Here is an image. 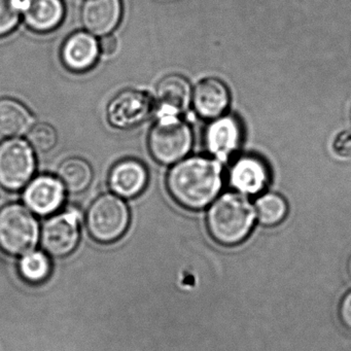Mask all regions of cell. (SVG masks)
Listing matches in <instances>:
<instances>
[{
    "label": "cell",
    "instance_id": "11",
    "mask_svg": "<svg viewBox=\"0 0 351 351\" xmlns=\"http://www.w3.org/2000/svg\"><path fill=\"white\" fill-rule=\"evenodd\" d=\"M192 94L190 83L182 75L163 77L156 86V114L180 117L192 104Z\"/></svg>",
    "mask_w": 351,
    "mask_h": 351
},
{
    "label": "cell",
    "instance_id": "23",
    "mask_svg": "<svg viewBox=\"0 0 351 351\" xmlns=\"http://www.w3.org/2000/svg\"><path fill=\"white\" fill-rule=\"evenodd\" d=\"M22 18V0H0V38L13 32Z\"/></svg>",
    "mask_w": 351,
    "mask_h": 351
},
{
    "label": "cell",
    "instance_id": "13",
    "mask_svg": "<svg viewBox=\"0 0 351 351\" xmlns=\"http://www.w3.org/2000/svg\"><path fill=\"white\" fill-rule=\"evenodd\" d=\"M99 44L93 34L77 32L65 40L61 48V60L69 71L83 73L91 69L99 57Z\"/></svg>",
    "mask_w": 351,
    "mask_h": 351
},
{
    "label": "cell",
    "instance_id": "27",
    "mask_svg": "<svg viewBox=\"0 0 351 351\" xmlns=\"http://www.w3.org/2000/svg\"><path fill=\"white\" fill-rule=\"evenodd\" d=\"M348 273H349V276L351 277V256L348 261Z\"/></svg>",
    "mask_w": 351,
    "mask_h": 351
},
{
    "label": "cell",
    "instance_id": "28",
    "mask_svg": "<svg viewBox=\"0 0 351 351\" xmlns=\"http://www.w3.org/2000/svg\"><path fill=\"white\" fill-rule=\"evenodd\" d=\"M350 120H351V108H350Z\"/></svg>",
    "mask_w": 351,
    "mask_h": 351
},
{
    "label": "cell",
    "instance_id": "25",
    "mask_svg": "<svg viewBox=\"0 0 351 351\" xmlns=\"http://www.w3.org/2000/svg\"><path fill=\"white\" fill-rule=\"evenodd\" d=\"M99 44V51L101 54L106 55V56H112L116 53L117 49H118V40L114 38V36H102L100 40H98Z\"/></svg>",
    "mask_w": 351,
    "mask_h": 351
},
{
    "label": "cell",
    "instance_id": "8",
    "mask_svg": "<svg viewBox=\"0 0 351 351\" xmlns=\"http://www.w3.org/2000/svg\"><path fill=\"white\" fill-rule=\"evenodd\" d=\"M80 219L77 210H67L46 221L42 230V245L47 252L57 256H69L80 240Z\"/></svg>",
    "mask_w": 351,
    "mask_h": 351
},
{
    "label": "cell",
    "instance_id": "24",
    "mask_svg": "<svg viewBox=\"0 0 351 351\" xmlns=\"http://www.w3.org/2000/svg\"><path fill=\"white\" fill-rule=\"evenodd\" d=\"M332 151L343 159L351 158V129L342 131L332 141Z\"/></svg>",
    "mask_w": 351,
    "mask_h": 351
},
{
    "label": "cell",
    "instance_id": "26",
    "mask_svg": "<svg viewBox=\"0 0 351 351\" xmlns=\"http://www.w3.org/2000/svg\"><path fill=\"white\" fill-rule=\"evenodd\" d=\"M340 316L343 324L351 330V291H349L340 306Z\"/></svg>",
    "mask_w": 351,
    "mask_h": 351
},
{
    "label": "cell",
    "instance_id": "18",
    "mask_svg": "<svg viewBox=\"0 0 351 351\" xmlns=\"http://www.w3.org/2000/svg\"><path fill=\"white\" fill-rule=\"evenodd\" d=\"M34 123V114L22 102L13 98L0 99V136L14 138L26 135Z\"/></svg>",
    "mask_w": 351,
    "mask_h": 351
},
{
    "label": "cell",
    "instance_id": "15",
    "mask_svg": "<svg viewBox=\"0 0 351 351\" xmlns=\"http://www.w3.org/2000/svg\"><path fill=\"white\" fill-rule=\"evenodd\" d=\"M149 176L145 166L134 159L114 164L108 174V186L121 198H133L145 190Z\"/></svg>",
    "mask_w": 351,
    "mask_h": 351
},
{
    "label": "cell",
    "instance_id": "21",
    "mask_svg": "<svg viewBox=\"0 0 351 351\" xmlns=\"http://www.w3.org/2000/svg\"><path fill=\"white\" fill-rule=\"evenodd\" d=\"M20 273L28 282H43L50 275V260L44 252H29L20 261Z\"/></svg>",
    "mask_w": 351,
    "mask_h": 351
},
{
    "label": "cell",
    "instance_id": "7",
    "mask_svg": "<svg viewBox=\"0 0 351 351\" xmlns=\"http://www.w3.org/2000/svg\"><path fill=\"white\" fill-rule=\"evenodd\" d=\"M155 99L141 90L127 89L117 94L106 108L108 124L128 130L143 124L155 112Z\"/></svg>",
    "mask_w": 351,
    "mask_h": 351
},
{
    "label": "cell",
    "instance_id": "12",
    "mask_svg": "<svg viewBox=\"0 0 351 351\" xmlns=\"http://www.w3.org/2000/svg\"><path fill=\"white\" fill-rule=\"evenodd\" d=\"M241 127L231 116H221L211 121L204 133L207 151L217 161H226L235 153L241 143Z\"/></svg>",
    "mask_w": 351,
    "mask_h": 351
},
{
    "label": "cell",
    "instance_id": "1",
    "mask_svg": "<svg viewBox=\"0 0 351 351\" xmlns=\"http://www.w3.org/2000/svg\"><path fill=\"white\" fill-rule=\"evenodd\" d=\"M166 186L178 204L198 210L210 204L219 195L223 186V168L213 158L186 157L171 166Z\"/></svg>",
    "mask_w": 351,
    "mask_h": 351
},
{
    "label": "cell",
    "instance_id": "3",
    "mask_svg": "<svg viewBox=\"0 0 351 351\" xmlns=\"http://www.w3.org/2000/svg\"><path fill=\"white\" fill-rule=\"evenodd\" d=\"M147 147L158 163L173 165L186 158L192 149V129L180 117H157L149 130Z\"/></svg>",
    "mask_w": 351,
    "mask_h": 351
},
{
    "label": "cell",
    "instance_id": "2",
    "mask_svg": "<svg viewBox=\"0 0 351 351\" xmlns=\"http://www.w3.org/2000/svg\"><path fill=\"white\" fill-rule=\"evenodd\" d=\"M254 221V209L243 195L226 193L211 204L207 226L219 243L234 245L250 233Z\"/></svg>",
    "mask_w": 351,
    "mask_h": 351
},
{
    "label": "cell",
    "instance_id": "20",
    "mask_svg": "<svg viewBox=\"0 0 351 351\" xmlns=\"http://www.w3.org/2000/svg\"><path fill=\"white\" fill-rule=\"evenodd\" d=\"M256 213L261 223L267 226L276 225L287 215V202L279 195L266 194L256 200Z\"/></svg>",
    "mask_w": 351,
    "mask_h": 351
},
{
    "label": "cell",
    "instance_id": "10",
    "mask_svg": "<svg viewBox=\"0 0 351 351\" xmlns=\"http://www.w3.org/2000/svg\"><path fill=\"white\" fill-rule=\"evenodd\" d=\"M122 15V0H84L80 11L86 32L99 38L112 34L120 24Z\"/></svg>",
    "mask_w": 351,
    "mask_h": 351
},
{
    "label": "cell",
    "instance_id": "5",
    "mask_svg": "<svg viewBox=\"0 0 351 351\" xmlns=\"http://www.w3.org/2000/svg\"><path fill=\"white\" fill-rule=\"evenodd\" d=\"M129 223L128 206L114 193L98 196L90 205L86 217L90 235L101 243H110L122 237Z\"/></svg>",
    "mask_w": 351,
    "mask_h": 351
},
{
    "label": "cell",
    "instance_id": "22",
    "mask_svg": "<svg viewBox=\"0 0 351 351\" xmlns=\"http://www.w3.org/2000/svg\"><path fill=\"white\" fill-rule=\"evenodd\" d=\"M26 141L36 153L46 154L56 147L58 134L55 127L49 123H34L26 134Z\"/></svg>",
    "mask_w": 351,
    "mask_h": 351
},
{
    "label": "cell",
    "instance_id": "6",
    "mask_svg": "<svg viewBox=\"0 0 351 351\" xmlns=\"http://www.w3.org/2000/svg\"><path fill=\"white\" fill-rule=\"evenodd\" d=\"M36 152L26 139L8 138L0 143V186L16 192L25 188L36 172Z\"/></svg>",
    "mask_w": 351,
    "mask_h": 351
},
{
    "label": "cell",
    "instance_id": "14",
    "mask_svg": "<svg viewBox=\"0 0 351 351\" xmlns=\"http://www.w3.org/2000/svg\"><path fill=\"white\" fill-rule=\"evenodd\" d=\"M229 102L227 86L215 77L202 80L193 90L192 104L201 118L215 120L223 116Z\"/></svg>",
    "mask_w": 351,
    "mask_h": 351
},
{
    "label": "cell",
    "instance_id": "17",
    "mask_svg": "<svg viewBox=\"0 0 351 351\" xmlns=\"http://www.w3.org/2000/svg\"><path fill=\"white\" fill-rule=\"evenodd\" d=\"M268 180V169L264 162L252 156L240 158L230 171L232 186L244 195L258 194L266 186Z\"/></svg>",
    "mask_w": 351,
    "mask_h": 351
},
{
    "label": "cell",
    "instance_id": "4",
    "mask_svg": "<svg viewBox=\"0 0 351 351\" xmlns=\"http://www.w3.org/2000/svg\"><path fill=\"white\" fill-rule=\"evenodd\" d=\"M40 226L26 205L10 203L0 208V248L13 256H25L36 248Z\"/></svg>",
    "mask_w": 351,
    "mask_h": 351
},
{
    "label": "cell",
    "instance_id": "19",
    "mask_svg": "<svg viewBox=\"0 0 351 351\" xmlns=\"http://www.w3.org/2000/svg\"><path fill=\"white\" fill-rule=\"evenodd\" d=\"M57 178L66 192L80 194L87 190L93 180V169L83 158L71 157L61 162L57 168Z\"/></svg>",
    "mask_w": 351,
    "mask_h": 351
},
{
    "label": "cell",
    "instance_id": "16",
    "mask_svg": "<svg viewBox=\"0 0 351 351\" xmlns=\"http://www.w3.org/2000/svg\"><path fill=\"white\" fill-rule=\"evenodd\" d=\"M63 0H22V19L32 32L46 34L64 19Z\"/></svg>",
    "mask_w": 351,
    "mask_h": 351
},
{
    "label": "cell",
    "instance_id": "9",
    "mask_svg": "<svg viewBox=\"0 0 351 351\" xmlns=\"http://www.w3.org/2000/svg\"><path fill=\"white\" fill-rule=\"evenodd\" d=\"M65 193L66 190L57 176L42 174L26 184L23 201L32 213L48 215L62 206Z\"/></svg>",
    "mask_w": 351,
    "mask_h": 351
}]
</instances>
